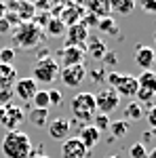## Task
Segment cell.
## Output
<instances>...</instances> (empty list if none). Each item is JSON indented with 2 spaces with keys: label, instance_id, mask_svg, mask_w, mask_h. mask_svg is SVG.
Masks as SVG:
<instances>
[{
  "label": "cell",
  "instance_id": "11",
  "mask_svg": "<svg viewBox=\"0 0 156 158\" xmlns=\"http://www.w3.org/2000/svg\"><path fill=\"white\" fill-rule=\"evenodd\" d=\"M57 57H59L57 63H63V68L84 65V49H80V47H63L57 53Z\"/></svg>",
  "mask_w": 156,
  "mask_h": 158
},
{
  "label": "cell",
  "instance_id": "17",
  "mask_svg": "<svg viewBox=\"0 0 156 158\" xmlns=\"http://www.w3.org/2000/svg\"><path fill=\"white\" fill-rule=\"evenodd\" d=\"M91 55L93 59H103L106 57V53H108V44L101 40V38H91L86 40V44H84V55Z\"/></svg>",
  "mask_w": 156,
  "mask_h": 158
},
{
  "label": "cell",
  "instance_id": "20",
  "mask_svg": "<svg viewBox=\"0 0 156 158\" xmlns=\"http://www.w3.org/2000/svg\"><path fill=\"white\" fill-rule=\"evenodd\" d=\"M145 116V110L139 101H129L127 108H124V120H141Z\"/></svg>",
  "mask_w": 156,
  "mask_h": 158
},
{
  "label": "cell",
  "instance_id": "14",
  "mask_svg": "<svg viewBox=\"0 0 156 158\" xmlns=\"http://www.w3.org/2000/svg\"><path fill=\"white\" fill-rule=\"evenodd\" d=\"M99 137H101V133L97 131L93 124H84V127H80V133H78V139H80V143H82L89 152L93 150V148L99 143Z\"/></svg>",
  "mask_w": 156,
  "mask_h": 158
},
{
  "label": "cell",
  "instance_id": "33",
  "mask_svg": "<svg viewBox=\"0 0 156 158\" xmlns=\"http://www.w3.org/2000/svg\"><path fill=\"white\" fill-rule=\"evenodd\" d=\"M135 97H137V101H139V103H145V101H150V99L154 97V93H150V91H145V89H137Z\"/></svg>",
  "mask_w": 156,
  "mask_h": 158
},
{
  "label": "cell",
  "instance_id": "26",
  "mask_svg": "<svg viewBox=\"0 0 156 158\" xmlns=\"http://www.w3.org/2000/svg\"><path fill=\"white\" fill-rule=\"evenodd\" d=\"M32 103L38 110H48V91H38L32 99Z\"/></svg>",
  "mask_w": 156,
  "mask_h": 158
},
{
  "label": "cell",
  "instance_id": "40",
  "mask_svg": "<svg viewBox=\"0 0 156 158\" xmlns=\"http://www.w3.org/2000/svg\"><path fill=\"white\" fill-rule=\"evenodd\" d=\"M152 135H154V137H156V129H152Z\"/></svg>",
  "mask_w": 156,
  "mask_h": 158
},
{
  "label": "cell",
  "instance_id": "5",
  "mask_svg": "<svg viewBox=\"0 0 156 158\" xmlns=\"http://www.w3.org/2000/svg\"><path fill=\"white\" fill-rule=\"evenodd\" d=\"M25 120V112L19 106H0V124L6 131H17V127Z\"/></svg>",
  "mask_w": 156,
  "mask_h": 158
},
{
  "label": "cell",
  "instance_id": "29",
  "mask_svg": "<svg viewBox=\"0 0 156 158\" xmlns=\"http://www.w3.org/2000/svg\"><path fill=\"white\" fill-rule=\"evenodd\" d=\"M129 156L131 158H148V150H145V146L139 141V143H133L131 148H129Z\"/></svg>",
  "mask_w": 156,
  "mask_h": 158
},
{
  "label": "cell",
  "instance_id": "15",
  "mask_svg": "<svg viewBox=\"0 0 156 158\" xmlns=\"http://www.w3.org/2000/svg\"><path fill=\"white\" fill-rule=\"evenodd\" d=\"M137 76H129V74H122V78H120L118 86L114 89L116 93H118V97H135V93H137Z\"/></svg>",
  "mask_w": 156,
  "mask_h": 158
},
{
  "label": "cell",
  "instance_id": "36",
  "mask_svg": "<svg viewBox=\"0 0 156 158\" xmlns=\"http://www.w3.org/2000/svg\"><path fill=\"white\" fill-rule=\"evenodd\" d=\"M141 6H144L145 11L156 13V0H141Z\"/></svg>",
  "mask_w": 156,
  "mask_h": 158
},
{
  "label": "cell",
  "instance_id": "1",
  "mask_svg": "<svg viewBox=\"0 0 156 158\" xmlns=\"http://www.w3.org/2000/svg\"><path fill=\"white\" fill-rule=\"evenodd\" d=\"M11 38H13V47H17L21 51H34L36 47H40V42L44 38V32L34 21H23L17 27H13Z\"/></svg>",
  "mask_w": 156,
  "mask_h": 158
},
{
  "label": "cell",
  "instance_id": "22",
  "mask_svg": "<svg viewBox=\"0 0 156 158\" xmlns=\"http://www.w3.org/2000/svg\"><path fill=\"white\" fill-rule=\"evenodd\" d=\"M27 120L32 122L34 127H47V120H48V110H38L34 108L30 114H27Z\"/></svg>",
  "mask_w": 156,
  "mask_h": 158
},
{
  "label": "cell",
  "instance_id": "43",
  "mask_svg": "<svg viewBox=\"0 0 156 158\" xmlns=\"http://www.w3.org/2000/svg\"><path fill=\"white\" fill-rule=\"evenodd\" d=\"M110 158H118V156H110Z\"/></svg>",
  "mask_w": 156,
  "mask_h": 158
},
{
  "label": "cell",
  "instance_id": "7",
  "mask_svg": "<svg viewBox=\"0 0 156 158\" xmlns=\"http://www.w3.org/2000/svg\"><path fill=\"white\" fill-rule=\"evenodd\" d=\"M86 78V68L84 65H70L59 70V80L70 89H78Z\"/></svg>",
  "mask_w": 156,
  "mask_h": 158
},
{
  "label": "cell",
  "instance_id": "30",
  "mask_svg": "<svg viewBox=\"0 0 156 158\" xmlns=\"http://www.w3.org/2000/svg\"><path fill=\"white\" fill-rule=\"evenodd\" d=\"M61 101H63L61 91H57V89H51V91H48V106H61Z\"/></svg>",
  "mask_w": 156,
  "mask_h": 158
},
{
  "label": "cell",
  "instance_id": "38",
  "mask_svg": "<svg viewBox=\"0 0 156 158\" xmlns=\"http://www.w3.org/2000/svg\"><path fill=\"white\" fill-rule=\"evenodd\" d=\"M148 158H156V148H152V150L148 152Z\"/></svg>",
  "mask_w": 156,
  "mask_h": 158
},
{
  "label": "cell",
  "instance_id": "13",
  "mask_svg": "<svg viewBox=\"0 0 156 158\" xmlns=\"http://www.w3.org/2000/svg\"><path fill=\"white\" fill-rule=\"evenodd\" d=\"M156 61V51L152 47H144V44H139L137 49H135V63L141 68V70H152V65H154Z\"/></svg>",
  "mask_w": 156,
  "mask_h": 158
},
{
  "label": "cell",
  "instance_id": "42",
  "mask_svg": "<svg viewBox=\"0 0 156 158\" xmlns=\"http://www.w3.org/2000/svg\"><path fill=\"white\" fill-rule=\"evenodd\" d=\"M51 2H59V0H51Z\"/></svg>",
  "mask_w": 156,
  "mask_h": 158
},
{
  "label": "cell",
  "instance_id": "24",
  "mask_svg": "<svg viewBox=\"0 0 156 158\" xmlns=\"http://www.w3.org/2000/svg\"><path fill=\"white\" fill-rule=\"evenodd\" d=\"M97 27H99L103 34H108V36H114V34H118V23H116L112 17H101V19L97 21Z\"/></svg>",
  "mask_w": 156,
  "mask_h": 158
},
{
  "label": "cell",
  "instance_id": "3",
  "mask_svg": "<svg viewBox=\"0 0 156 158\" xmlns=\"http://www.w3.org/2000/svg\"><path fill=\"white\" fill-rule=\"evenodd\" d=\"M72 108V114L74 118L82 124H89L93 120V116L97 114V108H95V95L93 93H76L70 103Z\"/></svg>",
  "mask_w": 156,
  "mask_h": 158
},
{
  "label": "cell",
  "instance_id": "32",
  "mask_svg": "<svg viewBox=\"0 0 156 158\" xmlns=\"http://www.w3.org/2000/svg\"><path fill=\"white\" fill-rule=\"evenodd\" d=\"M120 78H122V74H118V72H110L108 76H106V82L110 85V89H116V86H118V82H120Z\"/></svg>",
  "mask_w": 156,
  "mask_h": 158
},
{
  "label": "cell",
  "instance_id": "6",
  "mask_svg": "<svg viewBox=\"0 0 156 158\" xmlns=\"http://www.w3.org/2000/svg\"><path fill=\"white\" fill-rule=\"evenodd\" d=\"M118 103H120V97H118V93L114 91V89H101V91H97V95H95V108L99 114H112L114 110L118 108Z\"/></svg>",
  "mask_w": 156,
  "mask_h": 158
},
{
  "label": "cell",
  "instance_id": "35",
  "mask_svg": "<svg viewBox=\"0 0 156 158\" xmlns=\"http://www.w3.org/2000/svg\"><path fill=\"white\" fill-rule=\"evenodd\" d=\"M13 32V25L6 21V17H2L0 19V36H6V34H11Z\"/></svg>",
  "mask_w": 156,
  "mask_h": 158
},
{
  "label": "cell",
  "instance_id": "18",
  "mask_svg": "<svg viewBox=\"0 0 156 158\" xmlns=\"http://www.w3.org/2000/svg\"><path fill=\"white\" fill-rule=\"evenodd\" d=\"M65 23L61 21L59 17H48V21H47V25L42 27V32L47 34V36H51V38H61V36H65Z\"/></svg>",
  "mask_w": 156,
  "mask_h": 158
},
{
  "label": "cell",
  "instance_id": "9",
  "mask_svg": "<svg viewBox=\"0 0 156 158\" xmlns=\"http://www.w3.org/2000/svg\"><path fill=\"white\" fill-rule=\"evenodd\" d=\"M86 40H89L86 23H74L65 30V47H80V49H84Z\"/></svg>",
  "mask_w": 156,
  "mask_h": 158
},
{
  "label": "cell",
  "instance_id": "41",
  "mask_svg": "<svg viewBox=\"0 0 156 158\" xmlns=\"http://www.w3.org/2000/svg\"><path fill=\"white\" fill-rule=\"evenodd\" d=\"M154 47H156V34H154Z\"/></svg>",
  "mask_w": 156,
  "mask_h": 158
},
{
  "label": "cell",
  "instance_id": "23",
  "mask_svg": "<svg viewBox=\"0 0 156 158\" xmlns=\"http://www.w3.org/2000/svg\"><path fill=\"white\" fill-rule=\"evenodd\" d=\"M129 131H131V124H129L127 120H112V122H110V133L114 135L116 139L124 137Z\"/></svg>",
  "mask_w": 156,
  "mask_h": 158
},
{
  "label": "cell",
  "instance_id": "16",
  "mask_svg": "<svg viewBox=\"0 0 156 158\" xmlns=\"http://www.w3.org/2000/svg\"><path fill=\"white\" fill-rule=\"evenodd\" d=\"M48 135L51 139H57V141H63L68 139V133H70V120L65 118H55V120L48 122Z\"/></svg>",
  "mask_w": 156,
  "mask_h": 158
},
{
  "label": "cell",
  "instance_id": "28",
  "mask_svg": "<svg viewBox=\"0 0 156 158\" xmlns=\"http://www.w3.org/2000/svg\"><path fill=\"white\" fill-rule=\"evenodd\" d=\"M13 59H15V49L13 47H2L0 49V63L2 65H13Z\"/></svg>",
  "mask_w": 156,
  "mask_h": 158
},
{
  "label": "cell",
  "instance_id": "37",
  "mask_svg": "<svg viewBox=\"0 0 156 158\" xmlns=\"http://www.w3.org/2000/svg\"><path fill=\"white\" fill-rule=\"evenodd\" d=\"M4 15H6V2H4V0H0V19H2Z\"/></svg>",
  "mask_w": 156,
  "mask_h": 158
},
{
  "label": "cell",
  "instance_id": "39",
  "mask_svg": "<svg viewBox=\"0 0 156 158\" xmlns=\"http://www.w3.org/2000/svg\"><path fill=\"white\" fill-rule=\"evenodd\" d=\"M32 158H48V156H47V154H34Z\"/></svg>",
  "mask_w": 156,
  "mask_h": 158
},
{
  "label": "cell",
  "instance_id": "27",
  "mask_svg": "<svg viewBox=\"0 0 156 158\" xmlns=\"http://www.w3.org/2000/svg\"><path fill=\"white\" fill-rule=\"evenodd\" d=\"M112 4H114V9H116L120 15H129V13L133 11L135 0H112Z\"/></svg>",
  "mask_w": 156,
  "mask_h": 158
},
{
  "label": "cell",
  "instance_id": "34",
  "mask_svg": "<svg viewBox=\"0 0 156 158\" xmlns=\"http://www.w3.org/2000/svg\"><path fill=\"white\" fill-rule=\"evenodd\" d=\"M13 99V89H4L0 91V106H9Z\"/></svg>",
  "mask_w": 156,
  "mask_h": 158
},
{
  "label": "cell",
  "instance_id": "44",
  "mask_svg": "<svg viewBox=\"0 0 156 158\" xmlns=\"http://www.w3.org/2000/svg\"><path fill=\"white\" fill-rule=\"evenodd\" d=\"M154 97H156V95H154Z\"/></svg>",
  "mask_w": 156,
  "mask_h": 158
},
{
  "label": "cell",
  "instance_id": "25",
  "mask_svg": "<svg viewBox=\"0 0 156 158\" xmlns=\"http://www.w3.org/2000/svg\"><path fill=\"white\" fill-rule=\"evenodd\" d=\"M91 122H93V127H95L97 131L101 133V131H108V129H110V122H112V120H110V116H106V114H99V112H97Z\"/></svg>",
  "mask_w": 156,
  "mask_h": 158
},
{
  "label": "cell",
  "instance_id": "8",
  "mask_svg": "<svg viewBox=\"0 0 156 158\" xmlns=\"http://www.w3.org/2000/svg\"><path fill=\"white\" fill-rule=\"evenodd\" d=\"M6 11L13 13L21 23L23 21H32L34 15H36L34 2H30V0H11V2H6Z\"/></svg>",
  "mask_w": 156,
  "mask_h": 158
},
{
  "label": "cell",
  "instance_id": "12",
  "mask_svg": "<svg viewBox=\"0 0 156 158\" xmlns=\"http://www.w3.org/2000/svg\"><path fill=\"white\" fill-rule=\"evenodd\" d=\"M86 156H89V150L80 143L78 137H68V139H63L61 158H86Z\"/></svg>",
  "mask_w": 156,
  "mask_h": 158
},
{
  "label": "cell",
  "instance_id": "31",
  "mask_svg": "<svg viewBox=\"0 0 156 158\" xmlns=\"http://www.w3.org/2000/svg\"><path fill=\"white\" fill-rule=\"evenodd\" d=\"M145 120H148V124L152 127V129H156V106H150V108L145 110Z\"/></svg>",
  "mask_w": 156,
  "mask_h": 158
},
{
  "label": "cell",
  "instance_id": "19",
  "mask_svg": "<svg viewBox=\"0 0 156 158\" xmlns=\"http://www.w3.org/2000/svg\"><path fill=\"white\" fill-rule=\"evenodd\" d=\"M15 80H17V70L13 65H2L0 63V91L13 89Z\"/></svg>",
  "mask_w": 156,
  "mask_h": 158
},
{
  "label": "cell",
  "instance_id": "4",
  "mask_svg": "<svg viewBox=\"0 0 156 158\" xmlns=\"http://www.w3.org/2000/svg\"><path fill=\"white\" fill-rule=\"evenodd\" d=\"M59 63L53 57H42V59H36L34 63V70H32V78L36 82H44V85H51L59 78Z\"/></svg>",
  "mask_w": 156,
  "mask_h": 158
},
{
  "label": "cell",
  "instance_id": "21",
  "mask_svg": "<svg viewBox=\"0 0 156 158\" xmlns=\"http://www.w3.org/2000/svg\"><path fill=\"white\" fill-rule=\"evenodd\" d=\"M137 85H139V89H145V91H150V93L156 95V74L152 70L141 72L137 76Z\"/></svg>",
  "mask_w": 156,
  "mask_h": 158
},
{
  "label": "cell",
  "instance_id": "2",
  "mask_svg": "<svg viewBox=\"0 0 156 158\" xmlns=\"http://www.w3.org/2000/svg\"><path fill=\"white\" fill-rule=\"evenodd\" d=\"M2 154L4 158H30L32 156V141L23 131H6L2 139Z\"/></svg>",
  "mask_w": 156,
  "mask_h": 158
},
{
  "label": "cell",
  "instance_id": "10",
  "mask_svg": "<svg viewBox=\"0 0 156 158\" xmlns=\"http://www.w3.org/2000/svg\"><path fill=\"white\" fill-rule=\"evenodd\" d=\"M38 93V82L34 78H17L13 85V95L19 97L21 101H32Z\"/></svg>",
  "mask_w": 156,
  "mask_h": 158
}]
</instances>
